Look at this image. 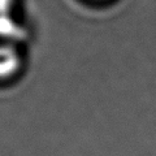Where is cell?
Masks as SVG:
<instances>
[{
	"mask_svg": "<svg viewBox=\"0 0 156 156\" xmlns=\"http://www.w3.org/2000/svg\"><path fill=\"white\" fill-rule=\"evenodd\" d=\"M21 29L12 17V0H0V37L18 38Z\"/></svg>",
	"mask_w": 156,
	"mask_h": 156,
	"instance_id": "6da1fadb",
	"label": "cell"
},
{
	"mask_svg": "<svg viewBox=\"0 0 156 156\" xmlns=\"http://www.w3.org/2000/svg\"><path fill=\"white\" fill-rule=\"evenodd\" d=\"M18 65L20 58L16 50L11 46H0V78L11 76Z\"/></svg>",
	"mask_w": 156,
	"mask_h": 156,
	"instance_id": "7a4b0ae2",
	"label": "cell"
}]
</instances>
